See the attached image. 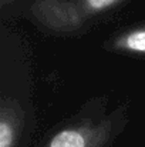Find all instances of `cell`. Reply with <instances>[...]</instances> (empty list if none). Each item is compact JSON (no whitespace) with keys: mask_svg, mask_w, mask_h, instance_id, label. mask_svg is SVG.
<instances>
[{"mask_svg":"<svg viewBox=\"0 0 145 147\" xmlns=\"http://www.w3.org/2000/svg\"><path fill=\"white\" fill-rule=\"evenodd\" d=\"M19 120L16 119L13 107L3 103L0 114V147H14L17 139Z\"/></svg>","mask_w":145,"mask_h":147,"instance_id":"cell-4","label":"cell"},{"mask_svg":"<svg viewBox=\"0 0 145 147\" xmlns=\"http://www.w3.org/2000/svg\"><path fill=\"white\" fill-rule=\"evenodd\" d=\"M110 126H77L55 133L46 147H104L110 139Z\"/></svg>","mask_w":145,"mask_h":147,"instance_id":"cell-2","label":"cell"},{"mask_svg":"<svg viewBox=\"0 0 145 147\" xmlns=\"http://www.w3.org/2000/svg\"><path fill=\"white\" fill-rule=\"evenodd\" d=\"M112 50H121L128 53H145V26L130 29L128 32L114 39Z\"/></svg>","mask_w":145,"mask_h":147,"instance_id":"cell-3","label":"cell"},{"mask_svg":"<svg viewBox=\"0 0 145 147\" xmlns=\"http://www.w3.org/2000/svg\"><path fill=\"white\" fill-rule=\"evenodd\" d=\"M124 0H39L37 17L53 29H78L87 19L100 14Z\"/></svg>","mask_w":145,"mask_h":147,"instance_id":"cell-1","label":"cell"},{"mask_svg":"<svg viewBox=\"0 0 145 147\" xmlns=\"http://www.w3.org/2000/svg\"><path fill=\"white\" fill-rule=\"evenodd\" d=\"M7 1H9V0H1V4H3V6H4V4H6V3H7Z\"/></svg>","mask_w":145,"mask_h":147,"instance_id":"cell-5","label":"cell"}]
</instances>
